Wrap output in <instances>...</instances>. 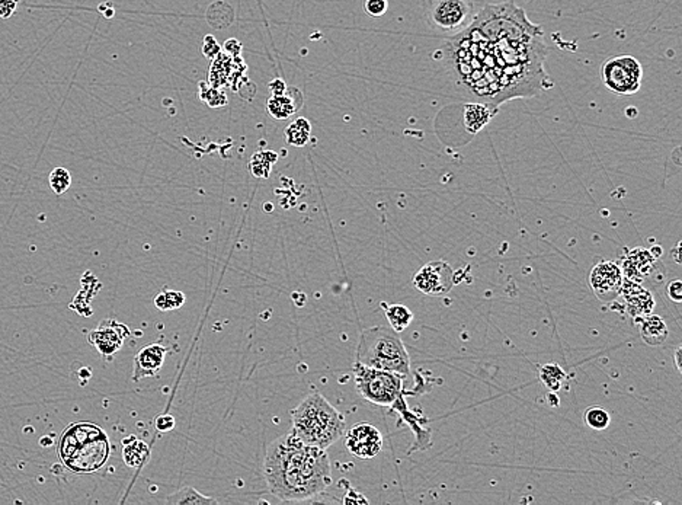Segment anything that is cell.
Wrapping results in <instances>:
<instances>
[{
  "label": "cell",
  "instance_id": "32",
  "mask_svg": "<svg viewBox=\"0 0 682 505\" xmlns=\"http://www.w3.org/2000/svg\"><path fill=\"white\" fill-rule=\"evenodd\" d=\"M201 53L208 60H214L221 53V46L217 43L214 36H206L201 46Z\"/></svg>",
  "mask_w": 682,
  "mask_h": 505
},
{
  "label": "cell",
  "instance_id": "34",
  "mask_svg": "<svg viewBox=\"0 0 682 505\" xmlns=\"http://www.w3.org/2000/svg\"><path fill=\"white\" fill-rule=\"evenodd\" d=\"M154 425L157 428V431L160 432H168L171 430L175 428L176 422H175V418L171 415V414H161L156 418L154 421Z\"/></svg>",
  "mask_w": 682,
  "mask_h": 505
},
{
  "label": "cell",
  "instance_id": "7",
  "mask_svg": "<svg viewBox=\"0 0 682 505\" xmlns=\"http://www.w3.org/2000/svg\"><path fill=\"white\" fill-rule=\"evenodd\" d=\"M425 21L444 36H457L470 26L477 9L471 0H424Z\"/></svg>",
  "mask_w": 682,
  "mask_h": 505
},
{
  "label": "cell",
  "instance_id": "40",
  "mask_svg": "<svg viewBox=\"0 0 682 505\" xmlns=\"http://www.w3.org/2000/svg\"><path fill=\"white\" fill-rule=\"evenodd\" d=\"M679 357H681V346H678V349L675 350L673 353V360H675V367L678 370V373H681V361H679Z\"/></svg>",
  "mask_w": 682,
  "mask_h": 505
},
{
  "label": "cell",
  "instance_id": "19",
  "mask_svg": "<svg viewBox=\"0 0 682 505\" xmlns=\"http://www.w3.org/2000/svg\"><path fill=\"white\" fill-rule=\"evenodd\" d=\"M122 459L128 467H142L150 459V449L144 441L132 435L124 440Z\"/></svg>",
  "mask_w": 682,
  "mask_h": 505
},
{
  "label": "cell",
  "instance_id": "13",
  "mask_svg": "<svg viewBox=\"0 0 682 505\" xmlns=\"http://www.w3.org/2000/svg\"><path fill=\"white\" fill-rule=\"evenodd\" d=\"M390 408H392L393 411H396L400 415V420L407 427H410V430L416 435L415 445H413L410 453L417 452V450L430 449L431 445H432L431 443V428L428 427L430 420L425 418L420 413H413L412 409H409V406L405 400V392L395 400V403Z\"/></svg>",
  "mask_w": 682,
  "mask_h": 505
},
{
  "label": "cell",
  "instance_id": "16",
  "mask_svg": "<svg viewBox=\"0 0 682 505\" xmlns=\"http://www.w3.org/2000/svg\"><path fill=\"white\" fill-rule=\"evenodd\" d=\"M168 349L160 344H151L142 349L134 357L133 381L139 382L144 377L156 376L164 367Z\"/></svg>",
  "mask_w": 682,
  "mask_h": 505
},
{
  "label": "cell",
  "instance_id": "5",
  "mask_svg": "<svg viewBox=\"0 0 682 505\" xmlns=\"http://www.w3.org/2000/svg\"><path fill=\"white\" fill-rule=\"evenodd\" d=\"M356 363L407 376L410 357L400 336L392 328L374 326L364 329L356 346Z\"/></svg>",
  "mask_w": 682,
  "mask_h": 505
},
{
  "label": "cell",
  "instance_id": "1",
  "mask_svg": "<svg viewBox=\"0 0 682 505\" xmlns=\"http://www.w3.org/2000/svg\"><path fill=\"white\" fill-rule=\"evenodd\" d=\"M264 478L279 501H306L332 484L326 450L306 445L288 432L270 445L264 460Z\"/></svg>",
  "mask_w": 682,
  "mask_h": 505
},
{
  "label": "cell",
  "instance_id": "9",
  "mask_svg": "<svg viewBox=\"0 0 682 505\" xmlns=\"http://www.w3.org/2000/svg\"><path fill=\"white\" fill-rule=\"evenodd\" d=\"M454 270L444 261H432L422 267L413 278V286L428 296H442L454 287Z\"/></svg>",
  "mask_w": 682,
  "mask_h": 505
},
{
  "label": "cell",
  "instance_id": "29",
  "mask_svg": "<svg viewBox=\"0 0 682 505\" xmlns=\"http://www.w3.org/2000/svg\"><path fill=\"white\" fill-rule=\"evenodd\" d=\"M50 186L53 189V193L57 196H61L68 191L72 185V175L66 168H54L48 176Z\"/></svg>",
  "mask_w": 682,
  "mask_h": 505
},
{
  "label": "cell",
  "instance_id": "28",
  "mask_svg": "<svg viewBox=\"0 0 682 505\" xmlns=\"http://www.w3.org/2000/svg\"><path fill=\"white\" fill-rule=\"evenodd\" d=\"M583 420H585V424H587L590 428L597 430V431L605 430L609 425V421H611L609 414L601 406L588 408L583 414Z\"/></svg>",
  "mask_w": 682,
  "mask_h": 505
},
{
  "label": "cell",
  "instance_id": "23",
  "mask_svg": "<svg viewBox=\"0 0 682 505\" xmlns=\"http://www.w3.org/2000/svg\"><path fill=\"white\" fill-rule=\"evenodd\" d=\"M311 136V124L307 118L300 117L292 121L285 129V140L289 146L303 147L307 144Z\"/></svg>",
  "mask_w": 682,
  "mask_h": 505
},
{
  "label": "cell",
  "instance_id": "26",
  "mask_svg": "<svg viewBox=\"0 0 682 505\" xmlns=\"http://www.w3.org/2000/svg\"><path fill=\"white\" fill-rule=\"evenodd\" d=\"M278 154L274 152H257L250 159V171L256 178H268Z\"/></svg>",
  "mask_w": 682,
  "mask_h": 505
},
{
  "label": "cell",
  "instance_id": "11",
  "mask_svg": "<svg viewBox=\"0 0 682 505\" xmlns=\"http://www.w3.org/2000/svg\"><path fill=\"white\" fill-rule=\"evenodd\" d=\"M624 275L620 265L611 261L597 264L590 274V286L601 302H612L620 296Z\"/></svg>",
  "mask_w": 682,
  "mask_h": 505
},
{
  "label": "cell",
  "instance_id": "10",
  "mask_svg": "<svg viewBox=\"0 0 682 505\" xmlns=\"http://www.w3.org/2000/svg\"><path fill=\"white\" fill-rule=\"evenodd\" d=\"M345 446L353 457L370 460L381 452L383 435L374 425L358 422L345 434Z\"/></svg>",
  "mask_w": 682,
  "mask_h": 505
},
{
  "label": "cell",
  "instance_id": "15",
  "mask_svg": "<svg viewBox=\"0 0 682 505\" xmlns=\"http://www.w3.org/2000/svg\"><path fill=\"white\" fill-rule=\"evenodd\" d=\"M620 268L626 278L643 282L658 268V258L654 255L652 250L636 248L633 250H629L623 257Z\"/></svg>",
  "mask_w": 682,
  "mask_h": 505
},
{
  "label": "cell",
  "instance_id": "3",
  "mask_svg": "<svg viewBox=\"0 0 682 505\" xmlns=\"http://www.w3.org/2000/svg\"><path fill=\"white\" fill-rule=\"evenodd\" d=\"M111 455L107 432L92 422H75L63 431L58 457L73 473H93L102 469Z\"/></svg>",
  "mask_w": 682,
  "mask_h": 505
},
{
  "label": "cell",
  "instance_id": "20",
  "mask_svg": "<svg viewBox=\"0 0 682 505\" xmlns=\"http://www.w3.org/2000/svg\"><path fill=\"white\" fill-rule=\"evenodd\" d=\"M299 108L300 107L294 102V100L291 98L288 89L284 95H271V98L267 102L268 114L278 121L287 119L291 115H294L299 111Z\"/></svg>",
  "mask_w": 682,
  "mask_h": 505
},
{
  "label": "cell",
  "instance_id": "17",
  "mask_svg": "<svg viewBox=\"0 0 682 505\" xmlns=\"http://www.w3.org/2000/svg\"><path fill=\"white\" fill-rule=\"evenodd\" d=\"M498 114L496 107L483 104H467L464 107V127L469 133L477 134L486 124Z\"/></svg>",
  "mask_w": 682,
  "mask_h": 505
},
{
  "label": "cell",
  "instance_id": "39",
  "mask_svg": "<svg viewBox=\"0 0 682 505\" xmlns=\"http://www.w3.org/2000/svg\"><path fill=\"white\" fill-rule=\"evenodd\" d=\"M547 399H548L550 406H559V403H560V402H559V398L555 395V392H550V393L547 395Z\"/></svg>",
  "mask_w": 682,
  "mask_h": 505
},
{
  "label": "cell",
  "instance_id": "35",
  "mask_svg": "<svg viewBox=\"0 0 682 505\" xmlns=\"http://www.w3.org/2000/svg\"><path fill=\"white\" fill-rule=\"evenodd\" d=\"M18 2L16 0H0V18L8 19L16 11Z\"/></svg>",
  "mask_w": 682,
  "mask_h": 505
},
{
  "label": "cell",
  "instance_id": "36",
  "mask_svg": "<svg viewBox=\"0 0 682 505\" xmlns=\"http://www.w3.org/2000/svg\"><path fill=\"white\" fill-rule=\"evenodd\" d=\"M223 50L225 54H229L230 57H239L240 51H242V43L236 38H230V40H227L223 46Z\"/></svg>",
  "mask_w": 682,
  "mask_h": 505
},
{
  "label": "cell",
  "instance_id": "42",
  "mask_svg": "<svg viewBox=\"0 0 682 505\" xmlns=\"http://www.w3.org/2000/svg\"><path fill=\"white\" fill-rule=\"evenodd\" d=\"M16 2H19V0H16Z\"/></svg>",
  "mask_w": 682,
  "mask_h": 505
},
{
  "label": "cell",
  "instance_id": "12",
  "mask_svg": "<svg viewBox=\"0 0 682 505\" xmlns=\"http://www.w3.org/2000/svg\"><path fill=\"white\" fill-rule=\"evenodd\" d=\"M129 336V329L115 319H105L96 329L89 332V342L104 358H112Z\"/></svg>",
  "mask_w": 682,
  "mask_h": 505
},
{
  "label": "cell",
  "instance_id": "37",
  "mask_svg": "<svg viewBox=\"0 0 682 505\" xmlns=\"http://www.w3.org/2000/svg\"><path fill=\"white\" fill-rule=\"evenodd\" d=\"M268 89H270V92H271V95H284V93L287 92L288 86H287L285 80L277 78V79H274L272 82H270Z\"/></svg>",
  "mask_w": 682,
  "mask_h": 505
},
{
  "label": "cell",
  "instance_id": "21",
  "mask_svg": "<svg viewBox=\"0 0 682 505\" xmlns=\"http://www.w3.org/2000/svg\"><path fill=\"white\" fill-rule=\"evenodd\" d=\"M206 19L210 26L214 29H225L227 26H230L235 21V11L230 4L223 2V0H217V2L211 4L207 9Z\"/></svg>",
  "mask_w": 682,
  "mask_h": 505
},
{
  "label": "cell",
  "instance_id": "6",
  "mask_svg": "<svg viewBox=\"0 0 682 505\" xmlns=\"http://www.w3.org/2000/svg\"><path fill=\"white\" fill-rule=\"evenodd\" d=\"M355 388L368 402L378 406H392L405 392L403 376L392 371L367 367L355 363L352 367Z\"/></svg>",
  "mask_w": 682,
  "mask_h": 505
},
{
  "label": "cell",
  "instance_id": "4",
  "mask_svg": "<svg viewBox=\"0 0 682 505\" xmlns=\"http://www.w3.org/2000/svg\"><path fill=\"white\" fill-rule=\"evenodd\" d=\"M467 28L476 36L491 41H519L543 36L541 26L528 21L524 9L515 6L513 2L486 5L477 11Z\"/></svg>",
  "mask_w": 682,
  "mask_h": 505
},
{
  "label": "cell",
  "instance_id": "33",
  "mask_svg": "<svg viewBox=\"0 0 682 505\" xmlns=\"http://www.w3.org/2000/svg\"><path fill=\"white\" fill-rule=\"evenodd\" d=\"M665 294L671 302L681 303L682 302V281L678 280V278L669 281L666 284V287H665Z\"/></svg>",
  "mask_w": 682,
  "mask_h": 505
},
{
  "label": "cell",
  "instance_id": "18",
  "mask_svg": "<svg viewBox=\"0 0 682 505\" xmlns=\"http://www.w3.org/2000/svg\"><path fill=\"white\" fill-rule=\"evenodd\" d=\"M640 335L649 346H659L668 338V326L661 317L651 313L641 319Z\"/></svg>",
  "mask_w": 682,
  "mask_h": 505
},
{
  "label": "cell",
  "instance_id": "2",
  "mask_svg": "<svg viewBox=\"0 0 682 505\" xmlns=\"http://www.w3.org/2000/svg\"><path fill=\"white\" fill-rule=\"evenodd\" d=\"M291 432L306 445L326 450L345 434V418L319 392L310 393L291 411Z\"/></svg>",
  "mask_w": 682,
  "mask_h": 505
},
{
  "label": "cell",
  "instance_id": "41",
  "mask_svg": "<svg viewBox=\"0 0 682 505\" xmlns=\"http://www.w3.org/2000/svg\"><path fill=\"white\" fill-rule=\"evenodd\" d=\"M681 248V243H678L675 248H673V258H675V262L679 264L681 262V258H679V249Z\"/></svg>",
  "mask_w": 682,
  "mask_h": 505
},
{
  "label": "cell",
  "instance_id": "24",
  "mask_svg": "<svg viewBox=\"0 0 682 505\" xmlns=\"http://www.w3.org/2000/svg\"><path fill=\"white\" fill-rule=\"evenodd\" d=\"M166 502L172 505H186V504L204 505V504H217V499L203 495L201 492H198L192 487H183L179 491L171 494L166 498Z\"/></svg>",
  "mask_w": 682,
  "mask_h": 505
},
{
  "label": "cell",
  "instance_id": "14",
  "mask_svg": "<svg viewBox=\"0 0 682 505\" xmlns=\"http://www.w3.org/2000/svg\"><path fill=\"white\" fill-rule=\"evenodd\" d=\"M620 294L623 296L627 313L633 319H643L654 312L655 299L652 293L643 287L640 282L624 277Z\"/></svg>",
  "mask_w": 682,
  "mask_h": 505
},
{
  "label": "cell",
  "instance_id": "38",
  "mask_svg": "<svg viewBox=\"0 0 682 505\" xmlns=\"http://www.w3.org/2000/svg\"><path fill=\"white\" fill-rule=\"evenodd\" d=\"M343 502H345V504H367L368 501H367L361 494H358V492H355V491L351 489V491L346 494V496L343 498Z\"/></svg>",
  "mask_w": 682,
  "mask_h": 505
},
{
  "label": "cell",
  "instance_id": "8",
  "mask_svg": "<svg viewBox=\"0 0 682 505\" xmlns=\"http://www.w3.org/2000/svg\"><path fill=\"white\" fill-rule=\"evenodd\" d=\"M601 79L615 95H634L640 90L643 68L633 55H617L604 61Z\"/></svg>",
  "mask_w": 682,
  "mask_h": 505
},
{
  "label": "cell",
  "instance_id": "30",
  "mask_svg": "<svg viewBox=\"0 0 682 505\" xmlns=\"http://www.w3.org/2000/svg\"><path fill=\"white\" fill-rule=\"evenodd\" d=\"M200 98L206 101L211 108H221L227 105L225 95L218 87L207 83H200Z\"/></svg>",
  "mask_w": 682,
  "mask_h": 505
},
{
  "label": "cell",
  "instance_id": "31",
  "mask_svg": "<svg viewBox=\"0 0 682 505\" xmlns=\"http://www.w3.org/2000/svg\"><path fill=\"white\" fill-rule=\"evenodd\" d=\"M388 9V0H366L364 11L373 18L383 16Z\"/></svg>",
  "mask_w": 682,
  "mask_h": 505
},
{
  "label": "cell",
  "instance_id": "25",
  "mask_svg": "<svg viewBox=\"0 0 682 505\" xmlns=\"http://www.w3.org/2000/svg\"><path fill=\"white\" fill-rule=\"evenodd\" d=\"M540 381L550 392H558L566 381V373L559 364H545L540 367Z\"/></svg>",
  "mask_w": 682,
  "mask_h": 505
},
{
  "label": "cell",
  "instance_id": "22",
  "mask_svg": "<svg viewBox=\"0 0 682 505\" xmlns=\"http://www.w3.org/2000/svg\"><path fill=\"white\" fill-rule=\"evenodd\" d=\"M381 307L385 313V318L393 331H405L413 321V313L405 304H387L381 303Z\"/></svg>",
  "mask_w": 682,
  "mask_h": 505
},
{
  "label": "cell",
  "instance_id": "27",
  "mask_svg": "<svg viewBox=\"0 0 682 505\" xmlns=\"http://www.w3.org/2000/svg\"><path fill=\"white\" fill-rule=\"evenodd\" d=\"M185 303V294L182 292H175V290H164L160 292L154 297V306L160 312H169V310H176L181 309L182 304Z\"/></svg>",
  "mask_w": 682,
  "mask_h": 505
}]
</instances>
